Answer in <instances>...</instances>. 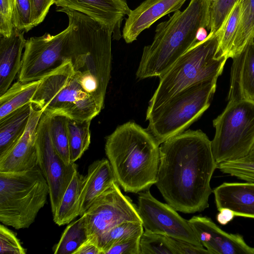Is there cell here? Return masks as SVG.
Segmentation results:
<instances>
[{"label": "cell", "instance_id": "1", "mask_svg": "<svg viewBox=\"0 0 254 254\" xmlns=\"http://www.w3.org/2000/svg\"><path fill=\"white\" fill-rule=\"evenodd\" d=\"M158 189L168 204L185 213L208 207L217 164L211 141L200 130L185 131L160 144Z\"/></svg>", "mask_w": 254, "mask_h": 254}, {"label": "cell", "instance_id": "2", "mask_svg": "<svg viewBox=\"0 0 254 254\" xmlns=\"http://www.w3.org/2000/svg\"><path fill=\"white\" fill-rule=\"evenodd\" d=\"M70 27L65 49L66 60L85 91L101 108L111 77L113 32L109 27L81 12L60 8Z\"/></svg>", "mask_w": 254, "mask_h": 254}, {"label": "cell", "instance_id": "3", "mask_svg": "<svg viewBox=\"0 0 254 254\" xmlns=\"http://www.w3.org/2000/svg\"><path fill=\"white\" fill-rule=\"evenodd\" d=\"M159 145L147 129L133 122L118 126L106 137V156L117 183L125 192L136 193L155 184Z\"/></svg>", "mask_w": 254, "mask_h": 254}, {"label": "cell", "instance_id": "4", "mask_svg": "<svg viewBox=\"0 0 254 254\" xmlns=\"http://www.w3.org/2000/svg\"><path fill=\"white\" fill-rule=\"evenodd\" d=\"M213 0H190L183 11L160 23L153 42L144 47L136 75L138 79L160 77L197 42L201 28L208 29Z\"/></svg>", "mask_w": 254, "mask_h": 254}, {"label": "cell", "instance_id": "5", "mask_svg": "<svg viewBox=\"0 0 254 254\" xmlns=\"http://www.w3.org/2000/svg\"><path fill=\"white\" fill-rule=\"evenodd\" d=\"M219 35L209 33L181 56L160 78L149 102L146 114L178 93L193 84L214 79L222 74L227 59L217 56Z\"/></svg>", "mask_w": 254, "mask_h": 254}, {"label": "cell", "instance_id": "6", "mask_svg": "<svg viewBox=\"0 0 254 254\" xmlns=\"http://www.w3.org/2000/svg\"><path fill=\"white\" fill-rule=\"evenodd\" d=\"M49 195L38 166L21 172H0V221L16 229L29 228Z\"/></svg>", "mask_w": 254, "mask_h": 254}, {"label": "cell", "instance_id": "7", "mask_svg": "<svg viewBox=\"0 0 254 254\" xmlns=\"http://www.w3.org/2000/svg\"><path fill=\"white\" fill-rule=\"evenodd\" d=\"M31 103L46 115L78 121L92 120L102 110L77 80L68 60L41 80Z\"/></svg>", "mask_w": 254, "mask_h": 254}, {"label": "cell", "instance_id": "8", "mask_svg": "<svg viewBox=\"0 0 254 254\" xmlns=\"http://www.w3.org/2000/svg\"><path fill=\"white\" fill-rule=\"evenodd\" d=\"M217 80H207L187 87L146 114L147 130L159 145L185 131L200 117L210 105Z\"/></svg>", "mask_w": 254, "mask_h": 254}, {"label": "cell", "instance_id": "9", "mask_svg": "<svg viewBox=\"0 0 254 254\" xmlns=\"http://www.w3.org/2000/svg\"><path fill=\"white\" fill-rule=\"evenodd\" d=\"M213 125L211 148L217 165L248 156L254 147V102H228Z\"/></svg>", "mask_w": 254, "mask_h": 254}, {"label": "cell", "instance_id": "10", "mask_svg": "<svg viewBox=\"0 0 254 254\" xmlns=\"http://www.w3.org/2000/svg\"><path fill=\"white\" fill-rule=\"evenodd\" d=\"M70 30L68 26L56 35L46 33L26 40L18 80H41L67 61L65 49Z\"/></svg>", "mask_w": 254, "mask_h": 254}, {"label": "cell", "instance_id": "11", "mask_svg": "<svg viewBox=\"0 0 254 254\" xmlns=\"http://www.w3.org/2000/svg\"><path fill=\"white\" fill-rule=\"evenodd\" d=\"M90 239L96 243L104 233L121 223L141 222L137 206L114 183L92 203L83 214Z\"/></svg>", "mask_w": 254, "mask_h": 254}, {"label": "cell", "instance_id": "12", "mask_svg": "<svg viewBox=\"0 0 254 254\" xmlns=\"http://www.w3.org/2000/svg\"><path fill=\"white\" fill-rule=\"evenodd\" d=\"M38 166L49 186L53 215L77 170L75 163H66L60 156L52 142L49 130L48 116L43 113L37 129Z\"/></svg>", "mask_w": 254, "mask_h": 254}, {"label": "cell", "instance_id": "13", "mask_svg": "<svg viewBox=\"0 0 254 254\" xmlns=\"http://www.w3.org/2000/svg\"><path fill=\"white\" fill-rule=\"evenodd\" d=\"M137 209L145 230L203 247L188 220L169 204L156 199L148 190L139 193Z\"/></svg>", "mask_w": 254, "mask_h": 254}, {"label": "cell", "instance_id": "14", "mask_svg": "<svg viewBox=\"0 0 254 254\" xmlns=\"http://www.w3.org/2000/svg\"><path fill=\"white\" fill-rule=\"evenodd\" d=\"M188 221L210 254H254V248L248 245L242 235L224 231L209 217L194 216Z\"/></svg>", "mask_w": 254, "mask_h": 254}, {"label": "cell", "instance_id": "15", "mask_svg": "<svg viewBox=\"0 0 254 254\" xmlns=\"http://www.w3.org/2000/svg\"><path fill=\"white\" fill-rule=\"evenodd\" d=\"M43 112L32 103L26 129L16 144L0 156V172H21L38 166L37 129Z\"/></svg>", "mask_w": 254, "mask_h": 254}, {"label": "cell", "instance_id": "16", "mask_svg": "<svg viewBox=\"0 0 254 254\" xmlns=\"http://www.w3.org/2000/svg\"><path fill=\"white\" fill-rule=\"evenodd\" d=\"M55 4L61 8L83 13L108 26L116 40L121 38L123 19L131 11L127 0H56Z\"/></svg>", "mask_w": 254, "mask_h": 254}, {"label": "cell", "instance_id": "17", "mask_svg": "<svg viewBox=\"0 0 254 254\" xmlns=\"http://www.w3.org/2000/svg\"><path fill=\"white\" fill-rule=\"evenodd\" d=\"M187 0H145L127 15L122 36L127 43L137 39L139 35L160 18L180 9Z\"/></svg>", "mask_w": 254, "mask_h": 254}, {"label": "cell", "instance_id": "18", "mask_svg": "<svg viewBox=\"0 0 254 254\" xmlns=\"http://www.w3.org/2000/svg\"><path fill=\"white\" fill-rule=\"evenodd\" d=\"M228 101L254 102V42L252 37L233 59Z\"/></svg>", "mask_w": 254, "mask_h": 254}, {"label": "cell", "instance_id": "19", "mask_svg": "<svg viewBox=\"0 0 254 254\" xmlns=\"http://www.w3.org/2000/svg\"><path fill=\"white\" fill-rule=\"evenodd\" d=\"M213 192L218 211L227 208L235 216L254 219V182L223 183Z\"/></svg>", "mask_w": 254, "mask_h": 254}, {"label": "cell", "instance_id": "20", "mask_svg": "<svg viewBox=\"0 0 254 254\" xmlns=\"http://www.w3.org/2000/svg\"><path fill=\"white\" fill-rule=\"evenodd\" d=\"M24 32L14 28L9 37L0 36V96L11 85L21 69L22 51L26 42Z\"/></svg>", "mask_w": 254, "mask_h": 254}, {"label": "cell", "instance_id": "21", "mask_svg": "<svg viewBox=\"0 0 254 254\" xmlns=\"http://www.w3.org/2000/svg\"><path fill=\"white\" fill-rule=\"evenodd\" d=\"M115 182L116 178L108 159L97 160L91 163L85 176L80 199V216Z\"/></svg>", "mask_w": 254, "mask_h": 254}, {"label": "cell", "instance_id": "22", "mask_svg": "<svg viewBox=\"0 0 254 254\" xmlns=\"http://www.w3.org/2000/svg\"><path fill=\"white\" fill-rule=\"evenodd\" d=\"M32 103L27 104L0 119V156L10 149L25 131Z\"/></svg>", "mask_w": 254, "mask_h": 254}, {"label": "cell", "instance_id": "23", "mask_svg": "<svg viewBox=\"0 0 254 254\" xmlns=\"http://www.w3.org/2000/svg\"><path fill=\"white\" fill-rule=\"evenodd\" d=\"M85 176L77 171L66 190L60 203L53 215L54 222L59 226L69 224L80 213V199Z\"/></svg>", "mask_w": 254, "mask_h": 254}, {"label": "cell", "instance_id": "24", "mask_svg": "<svg viewBox=\"0 0 254 254\" xmlns=\"http://www.w3.org/2000/svg\"><path fill=\"white\" fill-rule=\"evenodd\" d=\"M41 80L13 83L0 96V119L22 106L32 103V99L40 84Z\"/></svg>", "mask_w": 254, "mask_h": 254}, {"label": "cell", "instance_id": "25", "mask_svg": "<svg viewBox=\"0 0 254 254\" xmlns=\"http://www.w3.org/2000/svg\"><path fill=\"white\" fill-rule=\"evenodd\" d=\"M90 236L84 214L71 222L63 233L59 242L53 248L56 254H74Z\"/></svg>", "mask_w": 254, "mask_h": 254}, {"label": "cell", "instance_id": "26", "mask_svg": "<svg viewBox=\"0 0 254 254\" xmlns=\"http://www.w3.org/2000/svg\"><path fill=\"white\" fill-rule=\"evenodd\" d=\"M254 36V0H241L240 17L228 58L239 54Z\"/></svg>", "mask_w": 254, "mask_h": 254}, {"label": "cell", "instance_id": "27", "mask_svg": "<svg viewBox=\"0 0 254 254\" xmlns=\"http://www.w3.org/2000/svg\"><path fill=\"white\" fill-rule=\"evenodd\" d=\"M91 120L78 121L67 118L70 159L71 163L80 159L91 142Z\"/></svg>", "mask_w": 254, "mask_h": 254}, {"label": "cell", "instance_id": "28", "mask_svg": "<svg viewBox=\"0 0 254 254\" xmlns=\"http://www.w3.org/2000/svg\"><path fill=\"white\" fill-rule=\"evenodd\" d=\"M143 232L141 222H124L102 234L97 240L96 243L102 254H106L116 243L129 238L140 237Z\"/></svg>", "mask_w": 254, "mask_h": 254}, {"label": "cell", "instance_id": "29", "mask_svg": "<svg viewBox=\"0 0 254 254\" xmlns=\"http://www.w3.org/2000/svg\"><path fill=\"white\" fill-rule=\"evenodd\" d=\"M241 10V0H238L216 33L219 35L217 51V56L219 57L229 59L239 21Z\"/></svg>", "mask_w": 254, "mask_h": 254}, {"label": "cell", "instance_id": "30", "mask_svg": "<svg viewBox=\"0 0 254 254\" xmlns=\"http://www.w3.org/2000/svg\"><path fill=\"white\" fill-rule=\"evenodd\" d=\"M48 116L49 134L53 145L63 160L70 164L67 117L59 114Z\"/></svg>", "mask_w": 254, "mask_h": 254}, {"label": "cell", "instance_id": "31", "mask_svg": "<svg viewBox=\"0 0 254 254\" xmlns=\"http://www.w3.org/2000/svg\"><path fill=\"white\" fill-rule=\"evenodd\" d=\"M139 254H178L168 236L145 230L139 241Z\"/></svg>", "mask_w": 254, "mask_h": 254}, {"label": "cell", "instance_id": "32", "mask_svg": "<svg viewBox=\"0 0 254 254\" xmlns=\"http://www.w3.org/2000/svg\"><path fill=\"white\" fill-rule=\"evenodd\" d=\"M217 168L224 174L246 182H254V157L250 155L219 163Z\"/></svg>", "mask_w": 254, "mask_h": 254}, {"label": "cell", "instance_id": "33", "mask_svg": "<svg viewBox=\"0 0 254 254\" xmlns=\"http://www.w3.org/2000/svg\"><path fill=\"white\" fill-rule=\"evenodd\" d=\"M238 0H213L210 6L208 30L214 35L220 29L228 13Z\"/></svg>", "mask_w": 254, "mask_h": 254}, {"label": "cell", "instance_id": "34", "mask_svg": "<svg viewBox=\"0 0 254 254\" xmlns=\"http://www.w3.org/2000/svg\"><path fill=\"white\" fill-rule=\"evenodd\" d=\"M13 23L15 28L26 32L34 27L31 0H15Z\"/></svg>", "mask_w": 254, "mask_h": 254}, {"label": "cell", "instance_id": "35", "mask_svg": "<svg viewBox=\"0 0 254 254\" xmlns=\"http://www.w3.org/2000/svg\"><path fill=\"white\" fill-rule=\"evenodd\" d=\"M26 250L12 231L4 224L0 225V254H25Z\"/></svg>", "mask_w": 254, "mask_h": 254}, {"label": "cell", "instance_id": "36", "mask_svg": "<svg viewBox=\"0 0 254 254\" xmlns=\"http://www.w3.org/2000/svg\"><path fill=\"white\" fill-rule=\"evenodd\" d=\"M15 0H0V36L9 37L14 28L13 12Z\"/></svg>", "mask_w": 254, "mask_h": 254}, {"label": "cell", "instance_id": "37", "mask_svg": "<svg viewBox=\"0 0 254 254\" xmlns=\"http://www.w3.org/2000/svg\"><path fill=\"white\" fill-rule=\"evenodd\" d=\"M140 237L129 238L119 242L114 245L106 254H139Z\"/></svg>", "mask_w": 254, "mask_h": 254}, {"label": "cell", "instance_id": "38", "mask_svg": "<svg viewBox=\"0 0 254 254\" xmlns=\"http://www.w3.org/2000/svg\"><path fill=\"white\" fill-rule=\"evenodd\" d=\"M56 0H31L32 21L33 27L40 24L45 19Z\"/></svg>", "mask_w": 254, "mask_h": 254}, {"label": "cell", "instance_id": "39", "mask_svg": "<svg viewBox=\"0 0 254 254\" xmlns=\"http://www.w3.org/2000/svg\"><path fill=\"white\" fill-rule=\"evenodd\" d=\"M168 240L178 254H210L204 248L191 243L168 236Z\"/></svg>", "mask_w": 254, "mask_h": 254}, {"label": "cell", "instance_id": "40", "mask_svg": "<svg viewBox=\"0 0 254 254\" xmlns=\"http://www.w3.org/2000/svg\"><path fill=\"white\" fill-rule=\"evenodd\" d=\"M102 254L97 243L89 238L74 253V254Z\"/></svg>", "mask_w": 254, "mask_h": 254}, {"label": "cell", "instance_id": "41", "mask_svg": "<svg viewBox=\"0 0 254 254\" xmlns=\"http://www.w3.org/2000/svg\"><path fill=\"white\" fill-rule=\"evenodd\" d=\"M217 214L216 220L217 222L223 225L227 224L231 221L235 216L234 212L227 208H222Z\"/></svg>", "mask_w": 254, "mask_h": 254}, {"label": "cell", "instance_id": "42", "mask_svg": "<svg viewBox=\"0 0 254 254\" xmlns=\"http://www.w3.org/2000/svg\"><path fill=\"white\" fill-rule=\"evenodd\" d=\"M208 35L205 28H200L196 35L197 42L204 40L207 37Z\"/></svg>", "mask_w": 254, "mask_h": 254}, {"label": "cell", "instance_id": "43", "mask_svg": "<svg viewBox=\"0 0 254 254\" xmlns=\"http://www.w3.org/2000/svg\"><path fill=\"white\" fill-rule=\"evenodd\" d=\"M249 155H250L254 157V147L253 148V150H252V151L251 152V153H250Z\"/></svg>", "mask_w": 254, "mask_h": 254}, {"label": "cell", "instance_id": "44", "mask_svg": "<svg viewBox=\"0 0 254 254\" xmlns=\"http://www.w3.org/2000/svg\"><path fill=\"white\" fill-rule=\"evenodd\" d=\"M253 40H254V36L253 37Z\"/></svg>", "mask_w": 254, "mask_h": 254}]
</instances>
